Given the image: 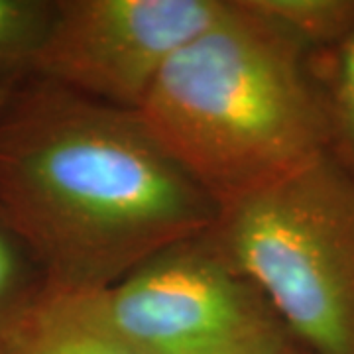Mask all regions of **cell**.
Instances as JSON below:
<instances>
[{
    "label": "cell",
    "instance_id": "obj_6",
    "mask_svg": "<svg viewBox=\"0 0 354 354\" xmlns=\"http://www.w3.org/2000/svg\"><path fill=\"white\" fill-rule=\"evenodd\" d=\"M2 354H144L102 327L73 293L48 291Z\"/></svg>",
    "mask_w": 354,
    "mask_h": 354
},
{
    "label": "cell",
    "instance_id": "obj_4",
    "mask_svg": "<svg viewBox=\"0 0 354 354\" xmlns=\"http://www.w3.org/2000/svg\"><path fill=\"white\" fill-rule=\"evenodd\" d=\"M73 295L144 354H278L295 342L213 228L158 252L106 290Z\"/></svg>",
    "mask_w": 354,
    "mask_h": 354
},
{
    "label": "cell",
    "instance_id": "obj_7",
    "mask_svg": "<svg viewBox=\"0 0 354 354\" xmlns=\"http://www.w3.org/2000/svg\"><path fill=\"white\" fill-rule=\"evenodd\" d=\"M311 57L329 53L354 24V0H244Z\"/></svg>",
    "mask_w": 354,
    "mask_h": 354
},
{
    "label": "cell",
    "instance_id": "obj_10",
    "mask_svg": "<svg viewBox=\"0 0 354 354\" xmlns=\"http://www.w3.org/2000/svg\"><path fill=\"white\" fill-rule=\"evenodd\" d=\"M315 67L329 111L333 150L354 171V24L337 48L317 57Z\"/></svg>",
    "mask_w": 354,
    "mask_h": 354
},
{
    "label": "cell",
    "instance_id": "obj_8",
    "mask_svg": "<svg viewBox=\"0 0 354 354\" xmlns=\"http://www.w3.org/2000/svg\"><path fill=\"white\" fill-rule=\"evenodd\" d=\"M48 291L38 258L0 211V354Z\"/></svg>",
    "mask_w": 354,
    "mask_h": 354
},
{
    "label": "cell",
    "instance_id": "obj_5",
    "mask_svg": "<svg viewBox=\"0 0 354 354\" xmlns=\"http://www.w3.org/2000/svg\"><path fill=\"white\" fill-rule=\"evenodd\" d=\"M227 0H57L36 77L136 113L183 46Z\"/></svg>",
    "mask_w": 354,
    "mask_h": 354
},
{
    "label": "cell",
    "instance_id": "obj_3",
    "mask_svg": "<svg viewBox=\"0 0 354 354\" xmlns=\"http://www.w3.org/2000/svg\"><path fill=\"white\" fill-rule=\"evenodd\" d=\"M213 234L301 346L354 354V171L333 148L221 207Z\"/></svg>",
    "mask_w": 354,
    "mask_h": 354
},
{
    "label": "cell",
    "instance_id": "obj_11",
    "mask_svg": "<svg viewBox=\"0 0 354 354\" xmlns=\"http://www.w3.org/2000/svg\"><path fill=\"white\" fill-rule=\"evenodd\" d=\"M20 87V85H18ZM18 87H4V85H0V111L6 106V102L10 101V97L14 95V91Z\"/></svg>",
    "mask_w": 354,
    "mask_h": 354
},
{
    "label": "cell",
    "instance_id": "obj_9",
    "mask_svg": "<svg viewBox=\"0 0 354 354\" xmlns=\"http://www.w3.org/2000/svg\"><path fill=\"white\" fill-rule=\"evenodd\" d=\"M55 12L57 0H0V85L18 87L36 77Z\"/></svg>",
    "mask_w": 354,
    "mask_h": 354
},
{
    "label": "cell",
    "instance_id": "obj_2",
    "mask_svg": "<svg viewBox=\"0 0 354 354\" xmlns=\"http://www.w3.org/2000/svg\"><path fill=\"white\" fill-rule=\"evenodd\" d=\"M315 62L244 0H227L136 114L221 209L333 148Z\"/></svg>",
    "mask_w": 354,
    "mask_h": 354
},
{
    "label": "cell",
    "instance_id": "obj_12",
    "mask_svg": "<svg viewBox=\"0 0 354 354\" xmlns=\"http://www.w3.org/2000/svg\"><path fill=\"white\" fill-rule=\"evenodd\" d=\"M278 354H313V353H309V351H307L305 346H301L299 342L295 341V342H291L288 348H283V351H281V353H278Z\"/></svg>",
    "mask_w": 354,
    "mask_h": 354
},
{
    "label": "cell",
    "instance_id": "obj_1",
    "mask_svg": "<svg viewBox=\"0 0 354 354\" xmlns=\"http://www.w3.org/2000/svg\"><path fill=\"white\" fill-rule=\"evenodd\" d=\"M0 211L50 291L95 293L221 209L138 114L32 77L0 111Z\"/></svg>",
    "mask_w": 354,
    "mask_h": 354
}]
</instances>
